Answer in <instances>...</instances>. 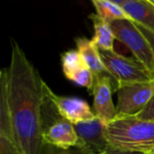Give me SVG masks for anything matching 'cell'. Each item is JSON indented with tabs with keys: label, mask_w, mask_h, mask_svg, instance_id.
Masks as SVG:
<instances>
[{
	"label": "cell",
	"mask_w": 154,
	"mask_h": 154,
	"mask_svg": "<svg viewBox=\"0 0 154 154\" xmlns=\"http://www.w3.org/2000/svg\"><path fill=\"white\" fill-rule=\"evenodd\" d=\"M45 95L60 117L73 125L97 117L88 103L82 98L56 95L47 84H45Z\"/></svg>",
	"instance_id": "8992f818"
},
{
	"label": "cell",
	"mask_w": 154,
	"mask_h": 154,
	"mask_svg": "<svg viewBox=\"0 0 154 154\" xmlns=\"http://www.w3.org/2000/svg\"><path fill=\"white\" fill-rule=\"evenodd\" d=\"M89 19L93 23L94 36L91 39L92 42L98 47L100 51H115V40L116 36L112 30L111 24L106 23L97 14H91Z\"/></svg>",
	"instance_id": "4fadbf2b"
},
{
	"label": "cell",
	"mask_w": 154,
	"mask_h": 154,
	"mask_svg": "<svg viewBox=\"0 0 154 154\" xmlns=\"http://www.w3.org/2000/svg\"><path fill=\"white\" fill-rule=\"evenodd\" d=\"M103 154H137V153L125 152H121V151H117V150H114V149L110 148L109 150H107L106 152H104Z\"/></svg>",
	"instance_id": "e0dca14e"
},
{
	"label": "cell",
	"mask_w": 154,
	"mask_h": 154,
	"mask_svg": "<svg viewBox=\"0 0 154 154\" xmlns=\"http://www.w3.org/2000/svg\"><path fill=\"white\" fill-rule=\"evenodd\" d=\"M138 27L140 28V30L142 31V32L143 33V35L148 40V42H149V43H150V45H151V47H152V49L154 53V33L152 32H150V31H148V30H146L145 28L140 26V25H138Z\"/></svg>",
	"instance_id": "2e32d148"
},
{
	"label": "cell",
	"mask_w": 154,
	"mask_h": 154,
	"mask_svg": "<svg viewBox=\"0 0 154 154\" xmlns=\"http://www.w3.org/2000/svg\"><path fill=\"white\" fill-rule=\"evenodd\" d=\"M61 68L67 79L89 91L93 89L95 77L78 50H69L61 54Z\"/></svg>",
	"instance_id": "9c48e42d"
},
{
	"label": "cell",
	"mask_w": 154,
	"mask_h": 154,
	"mask_svg": "<svg viewBox=\"0 0 154 154\" xmlns=\"http://www.w3.org/2000/svg\"><path fill=\"white\" fill-rule=\"evenodd\" d=\"M92 4L96 9L97 14L110 24L118 20H132L126 12L114 1L93 0Z\"/></svg>",
	"instance_id": "5bb4252c"
},
{
	"label": "cell",
	"mask_w": 154,
	"mask_h": 154,
	"mask_svg": "<svg viewBox=\"0 0 154 154\" xmlns=\"http://www.w3.org/2000/svg\"><path fill=\"white\" fill-rule=\"evenodd\" d=\"M53 154H71L68 152H58V153H53Z\"/></svg>",
	"instance_id": "ac0fdd59"
},
{
	"label": "cell",
	"mask_w": 154,
	"mask_h": 154,
	"mask_svg": "<svg viewBox=\"0 0 154 154\" xmlns=\"http://www.w3.org/2000/svg\"><path fill=\"white\" fill-rule=\"evenodd\" d=\"M74 126L82 143L79 151L83 154H103L110 149L105 134L106 125L99 118L96 117Z\"/></svg>",
	"instance_id": "52a82bcc"
},
{
	"label": "cell",
	"mask_w": 154,
	"mask_h": 154,
	"mask_svg": "<svg viewBox=\"0 0 154 154\" xmlns=\"http://www.w3.org/2000/svg\"><path fill=\"white\" fill-rule=\"evenodd\" d=\"M75 42L78 51L83 57L87 65L91 69L94 77L103 75L110 77V74L102 60L100 50L92 42V40L87 39L85 37H79L75 40Z\"/></svg>",
	"instance_id": "7c38bea8"
},
{
	"label": "cell",
	"mask_w": 154,
	"mask_h": 154,
	"mask_svg": "<svg viewBox=\"0 0 154 154\" xmlns=\"http://www.w3.org/2000/svg\"><path fill=\"white\" fill-rule=\"evenodd\" d=\"M151 1H152V3L154 5V0H151Z\"/></svg>",
	"instance_id": "d6986e66"
},
{
	"label": "cell",
	"mask_w": 154,
	"mask_h": 154,
	"mask_svg": "<svg viewBox=\"0 0 154 154\" xmlns=\"http://www.w3.org/2000/svg\"><path fill=\"white\" fill-rule=\"evenodd\" d=\"M102 60L114 82L115 91L117 86L154 79L149 71L136 60L127 58L116 51H100Z\"/></svg>",
	"instance_id": "277c9868"
},
{
	"label": "cell",
	"mask_w": 154,
	"mask_h": 154,
	"mask_svg": "<svg viewBox=\"0 0 154 154\" xmlns=\"http://www.w3.org/2000/svg\"><path fill=\"white\" fill-rule=\"evenodd\" d=\"M110 148L137 154H154V122L137 116L116 117L106 125Z\"/></svg>",
	"instance_id": "7a4b0ae2"
},
{
	"label": "cell",
	"mask_w": 154,
	"mask_h": 154,
	"mask_svg": "<svg viewBox=\"0 0 154 154\" xmlns=\"http://www.w3.org/2000/svg\"><path fill=\"white\" fill-rule=\"evenodd\" d=\"M42 138L44 144L61 150H68L72 147L79 150L82 145L75 126L62 118L57 119L51 125L45 127Z\"/></svg>",
	"instance_id": "30bf717a"
},
{
	"label": "cell",
	"mask_w": 154,
	"mask_h": 154,
	"mask_svg": "<svg viewBox=\"0 0 154 154\" xmlns=\"http://www.w3.org/2000/svg\"><path fill=\"white\" fill-rule=\"evenodd\" d=\"M113 91H115L114 82L109 76L103 75L95 77L92 89L94 113L106 125L114 121L117 116L116 106H115L112 97Z\"/></svg>",
	"instance_id": "ba28073f"
},
{
	"label": "cell",
	"mask_w": 154,
	"mask_h": 154,
	"mask_svg": "<svg viewBox=\"0 0 154 154\" xmlns=\"http://www.w3.org/2000/svg\"><path fill=\"white\" fill-rule=\"evenodd\" d=\"M116 39L125 44L140 64L154 79V53L148 40L133 20H118L111 23Z\"/></svg>",
	"instance_id": "3957f363"
},
{
	"label": "cell",
	"mask_w": 154,
	"mask_h": 154,
	"mask_svg": "<svg viewBox=\"0 0 154 154\" xmlns=\"http://www.w3.org/2000/svg\"><path fill=\"white\" fill-rule=\"evenodd\" d=\"M135 116H137L138 118L143 119V120L153 121L154 122V97L147 105V106Z\"/></svg>",
	"instance_id": "9a60e30c"
},
{
	"label": "cell",
	"mask_w": 154,
	"mask_h": 154,
	"mask_svg": "<svg viewBox=\"0 0 154 154\" xmlns=\"http://www.w3.org/2000/svg\"><path fill=\"white\" fill-rule=\"evenodd\" d=\"M5 69L7 104L18 147L22 154H42L46 83L14 40Z\"/></svg>",
	"instance_id": "6da1fadb"
},
{
	"label": "cell",
	"mask_w": 154,
	"mask_h": 154,
	"mask_svg": "<svg viewBox=\"0 0 154 154\" xmlns=\"http://www.w3.org/2000/svg\"><path fill=\"white\" fill-rule=\"evenodd\" d=\"M117 93L116 117L135 116L141 113L154 97V79L146 82L122 84Z\"/></svg>",
	"instance_id": "5b68a950"
},
{
	"label": "cell",
	"mask_w": 154,
	"mask_h": 154,
	"mask_svg": "<svg viewBox=\"0 0 154 154\" xmlns=\"http://www.w3.org/2000/svg\"><path fill=\"white\" fill-rule=\"evenodd\" d=\"M138 25L154 33V5L151 0L114 1Z\"/></svg>",
	"instance_id": "8fae6325"
}]
</instances>
